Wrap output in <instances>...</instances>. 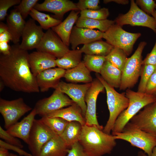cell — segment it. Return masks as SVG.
Here are the masks:
<instances>
[{
  "mask_svg": "<svg viewBox=\"0 0 156 156\" xmlns=\"http://www.w3.org/2000/svg\"><path fill=\"white\" fill-rule=\"evenodd\" d=\"M29 54L27 51L20 48L19 43L11 46L9 54H1L0 79L5 86L14 91L38 93L40 89L30 69Z\"/></svg>",
  "mask_w": 156,
  "mask_h": 156,
  "instance_id": "6da1fadb",
  "label": "cell"
},
{
  "mask_svg": "<svg viewBox=\"0 0 156 156\" xmlns=\"http://www.w3.org/2000/svg\"><path fill=\"white\" fill-rule=\"evenodd\" d=\"M114 136L95 126H82L79 142L89 156H102L110 153L116 146Z\"/></svg>",
  "mask_w": 156,
  "mask_h": 156,
  "instance_id": "7a4b0ae2",
  "label": "cell"
},
{
  "mask_svg": "<svg viewBox=\"0 0 156 156\" xmlns=\"http://www.w3.org/2000/svg\"><path fill=\"white\" fill-rule=\"evenodd\" d=\"M129 100V105L116 120L112 135L121 132L130 119L146 105L156 101V95L135 92L127 89L125 93Z\"/></svg>",
  "mask_w": 156,
  "mask_h": 156,
  "instance_id": "3957f363",
  "label": "cell"
},
{
  "mask_svg": "<svg viewBox=\"0 0 156 156\" xmlns=\"http://www.w3.org/2000/svg\"><path fill=\"white\" fill-rule=\"evenodd\" d=\"M96 76L102 83L106 90L107 102L109 113V118L103 131L105 133L110 134L117 118L127 107L129 100L125 93L118 92L114 88L107 83L101 76L96 74Z\"/></svg>",
  "mask_w": 156,
  "mask_h": 156,
  "instance_id": "277c9868",
  "label": "cell"
},
{
  "mask_svg": "<svg viewBox=\"0 0 156 156\" xmlns=\"http://www.w3.org/2000/svg\"><path fill=\"white\" fill-rule=\"evenodd\" d=\"M116 140L120 139L129 142L140 148L148 156H151L156 146V136L135 128L128 122L120 132L114 135Z\"/></svg>",
  "mask_w": 156,
  "mask_h": 156,
  "instance_id": "5b68a950",
  "label": "cell"
},
{
  "mask_svg": "<svg viewBox=\"0 0 156 156\" xmlns=\"http://www.w3.org/2000/svg\"><path fill=\"white\" fill-rule=\"evenodd\" d=\"M146 43H140L133 54L128 58L122 72L120 90L133 87L137 83L140 75L142 62V53Z\"/></svg>",
  "mask_w": 156,
  "mask_h": 156,
  "instance_id": "8992f818",
  "label": "cell"
},
{
  "mask_svg": "<svg viewBox=\"0 0 156 156\" xmlns=\"http://www.w3.org/2000/svg\"><path fill=\"white\" fill-rule=\"evenodd\" d=\"M140 33H132L114 24L103 33V38L114 47L122 50L127 56L131 53L134 44L141 36Z\"/></svg>",
  "mask_w": 156,
  "mask_h": 156,
  "instance_id": "52a82bcc",
  "label": "cell"
},
{
  "mask_svg": "<svg viewBox=\"0 0 156 156\" xmlns=\"http://www.w3.org/2000/svg\"><path fill=\"white\" fill-rule=\"evenodd\" d=\"M116 24L121 27L129 25L146 27L156 33V21L155 19L138 7L133 0L131 1L130 9L125 14L119 16L114 21Z\"/></svg>",
  "mask_w": 156,
  "mask_h": 156,
  "instance_id": "ba28073f",
  "label": "cell"
},
{
  "mask_svg": "<svg viewBox=\"0 0 156 156\" xmlns=\"http://www.w3.org/2000/svg\"><path fill=\"white\" fill-rule=\"evenodd\" d=\"M32 110L22 98L12 100L0 99V113L4 119V127L6 130L18 122L26 113Z\"/></svg>",
  "mask_w": 156,
  "mask_h": 156,
  "instance_id": "9c48e42d",
  "label": "cell"
},
{
  "mask_svg": "<svg viewBox=\"0 0 156 156\" xmlns=\"http://www.w3.org/2000/svg\"><path fill=\"white\" fill-rule=\"evenodd\" d=\"M56 135L40 119H35L27 144L32 156H39L43 146Z\"/></svg>",
  "mask_w": 156,
  "mask_h": 156,
  "instance_id": "30bf717a",
  "label": "cell"
},
{
  "mask_svg": "<svg viewBox=\"0 0 156 156\" xmlns=\"http://www.w3.org/2000/svg\"><path fill=\"white\" fill-rule=\"evenodd\" d=\"M74 103L65 94L56 89L50 96L38 101L34 109L36 115L42 117L65 107L70 106Z\"/></svg>",
  "mask_w": 156,
  "mask_h": 156,
  "instance_id": "8fae6325",
  "label": "cell"
},
{
  "mask_svg": "<svg viewBox=\"0 0 156 156\" xmlns=\"http://www.w3.org/2000/svg\"><path fill=\"white\" fill-rule=\"evenodd\" d=\"M105 87L97 78L94 79L87 91L85 96L86 109L85 118L86 125L89 126H95L103 130V127L98 122L96 114V103L99 94L103 92Z\"/></svg>",
  "mask_w": 156,
  "mask_h": 156,
  "instance_id": "7c38bea8",
  "label": "cell"
},
{
  "mask_svg": "<svg viewBox=\"0 0 156 156\" xmlns=\"http://www.w3.org/2000/svg\"><path fill=\"white\" fill-rule=\"evenodd\" d=\"M129 122L134 127L156 136V101L144 107Z\"/></svg>",
  "mask_w": 156,
  "mask_h": 156,
  "instance_id": "4fadbf2b",
  "label": "cell"
},
{
  "mask_svg": "<svg viewBox=\"0 0 156 156\" xmlns=\"http://www.w3.org/2000/svg\"><path fill=\"white\" fill-rule=\"evenodd\" d=\"M37 51L48 53L57 59L63 57L70 50L68 47L52 30L49 29L45 33L38 47Z\"/></svg>",
  "mask_w": 156,
  "mask_h": 156,
  "instance_id": "5bb4252c",
  "label": "cell"
},
{
  "mask_svg": "<svg viewBox=\"0 0 156 156\" xmlns=\"http://www.w3.org/2000/svg\"><path fill=\"white\" fill-rule=\"evenodd\" d=\"M44 33L42 27L37 25L34 20L29 19L26 23L22 34L20 48L27 51L36 49Z\"/></svg>",
  "mask_w": 156,
  "mask_h": 156,
  "instance_id": "9a60e30c",
  "label": "cell"
},
{
  "mask_svg": "<svg viewBox=\"0 0 156 156\" xmlns=\"http://www.w3.org/2000/svg\"><path fill=\"white\" fill-rule=\"evenodd\" d=\"M91 83L83 84L60 81L56 88L67 95L81 108L85 117L86 109L85 96Z\"/></svg>",
  "mask_w": 156,
  "mask_h": 156,
  "instance_id": "2e32d148",
  "label": "cell"
},
{
  "mask_svg": "<svg viewBox=\"0 0 156 156\" xmlns=\"http://www.w3.org/2000/svg\"><path fill=\"white\" fill-rule=\"evenodd\" d=\"M34 8L39 11L53 13L57 19L61 21L66 12L78 10L76 3L69 0H45L42 3H37Z\"/></svg>",
  "mask_w": 156,
  "mask_h": 156,
  "instance_id": "e0dca14e",
  "label": "cell"
},
{
  "mask_svg": "<svg viewBox=\"0 0 156 156\" xmlns=\"http://www.w3.org/2000/svg\"><path fill=\"white\" fill-rule=\"evenodd\" d=\"M103 33L99 30L78 27L75 26L71 32L70 44L72 50L76 49L79 45L88 44L101 40Z\"/></svg>",
  "mask_w": 156,
  "mask_h": 156,
  "instance_id": "ac0fdd59",
  "label": "cell"
},
{
  "mask_svg": "<svg viewBox=\"0 0 156 156\" xmlns=\"http://www.w3.org/2000/svg\"><path fill=\"white\" fill-rule=\"evenodd\" d=\"M56 59L48 53L37 51L29 54L28 56L31 71L36 77L43 71L57 66Z\"/></svg>",
  "mask_w": 156,
  "mask_h": 156,
  "instance_id": "d6986e66",
  "label": "cell"
},
{
  "mask_svg": "<svg viewBox=\"0 0 156 156\" xmlns=\"http://www.w3.org/2000/svg\"><path fill=\"white\" fill-rule=\"evenodd\" d=\"M66 71L60 68H54L46 70L39 74L36 77V79L40 91L44 92L50 88L55 89L61 78L64 77Z\"/></svg>",
  "mask_w": 156,
  "mask_h": 156,
  "instance_id": "ffe728a7",
  "label": "cell"
},
{
  "mask_svg": "<svg viewBox=\"0 0 156 156\" xmlns=\"http://www.w3.org/2000/svg\"><path fill=\"white\" fill-rule=\"evenodd\" d=\"M36 115V111L33 109L21 121L10 127L6 131L15 137L21 139L27 144L30 131Z\"/></svg>",
  "mask_w": 156,
  "mask_h": 156,
  "instance_id": "44dd1931",
  "label": "cell"
},
{
  "mask_svg": "<svg viewBox=\"0 0 156 156\" xmlns=\"http://www.w3.org/2000/svg\"><path fill=\"white\" fill-rule=\"evenodd\" d=\"M80 11L72 10L66 18L58 25L52 28V30L61 38L67 46L70 45V35L79 17Z\"/></svg>",
  "mask_w": 156,
  "mask_h": 156,
  "instance_id": "7402d4cb",
  "label": "cell"
},
{
  "mask_svg": "<svg viewBox=\"0 0 156 156\" xmlns=\"http://www.w3.org/2000/svg\"><path fill=\"white\" fill-rule=\"evenodd\" d=\"M6 21L8 30L14 44L19 43L26 22L21 14L14 9L7 16Z\"/></svg>",
  "mask_w": 156,
  "mask_h": 156,
  "instance_id": "603a6c76",
  "label": "cell"
},
{
  "mask_svg": "<svg viewBox=\"0 0 156 156\" xmlns=\"http://www.w3.org/2000/svg\"><path fill=\"white\" fill-rule=\"evenodd\" d=\"M49 117L62 118L68 122L76 121L83 126L86 124V120L82 110L75 103L66 108H63L48 114Z\"/></svg>",
  "mask_w": 156,
  "mask_h": 156,
  "instance_id": "cb8c5ba5",
  "label": "cell"
},
{
  "mask_svg": "<svg viewBox=\"0 0 156 156\" xmlns=\"http://www.w3.org/2000/svg\"><path fill=\"white\" fill-rule=\"evenodd\" d=\"M69 148L58 135H56L42 147L39 156H66Z\"/></svg>",
  "mask_w": 156,
  "mask_h": 156,
  "instance_id": "d4e9b609",
  "label": "cell"
},
{
  "mask_svg": "<svg viewBox=\"0 0 156 156\" xmlns=\"http://www.w3.org/2000/svg\"><path fill=\"white\" fill-rule=\"evenodd\" d=\"M90 72L82 61L76 67L66 70L64 77L72 83H90L93 80Z\"/></svg>",
  "mask_w": 156,
  "mask_h": 156,
  "instance_id": "484cf974",
  "label": "cell"
},
{
  "mask_svg": "<svg viewBox=\"0 0 156 156\" xmlns=\"http://www.w3.org/2000/svg\"><path fill=\"white\" fill-rule=\"evenodd\" d=\"M106 83L114 88H119L121 83L122 71L106 60L100 73Z\"/></svg>",
  "mask_w": 156,
  "mask_h": 156,
  "instance_id": "4316f807",
  "label": "cell"
},
{
  "mask_svg": "<svg viewBox=\"0 0 156 156\" xmlns=\"http://www.w3.org/2000/svg\"><path fill=\"white\" fill-rule=\"evenodd\" d=\"M113 48L107 42L100 40L84 45L80 50L85 54L105 57Z\"/></svg>",
  "mask_w": 156,
  "mask_h": 156,
  "instance_id": "83f0119b",
  "label": "cell"
},
{
  "mask_svg": "<svg viewBox=\"0 0 156 156\" xmlns=\"http://www.w3.org/2000/svg\"><path fill=\"white\" fill-rule=\"evenodd\" d=\"M115 23L114 21L107 19L99 20L79 16L75 24L78 27L92 29H97L104 33Z\"/></svg>",
  "mask_w": 156,
  "mask_h": 156,
  "instance_id": "f1b7e54d",
  "label": "cell"
},
{
  "mask_svg": "<svg viewBox=\"0 0 156 156\" xmlns=\"http://www.w3.org/2000/svg\"><path fill=\"white\" fill-rule=\"evenodd\" d=\"M82 126L77 122H68L63 132L60 136L69 148L73 144L79 142Z\"/></svg>",
  "mask_w": 156,
  "mask_h": 156,
  "instance_id": "f546056e",
  "label": "cell"
},
{
  "mask_svg": "<svg viewBox=\"0 0 156 156\" xmlns=\"http://www.w3.org/2000/svg\"><path fill=\"white\" fill-rule=\"evenodd\" d=\"M82 52L80 49L69 50L62 57L57 59V66L65 70L74 68L81 62Z\"/></svg>",
  "mask_w": 156,
  "mask_h": 156,
  "instance_id": "4dcf8cb0",
  "label": "cell"
},
{
  "mask_svg": "<svg viewBox=\"0 0 156 156\" xmlns=\"http://www.w3.org/2000/svg\"><path fill=\"white\" fill-rule=\"evenodd\" d=\"M29 15L32 19L37 21L43 29L48 30L55 26L61 22L62 21L53 18L48 14L41 12L34 8L30 12Z\"/></svg>",
  "mask_w": 156,
  "mask_h": 156,
  "instance_id": "1f68e13d",
  "label": "cell"
},
{
  "mask_svg": "<svg viewBox=\"0 0 156 156\" xmlns=\"http://www.w3.org/2000/svg\"><path fill=\"white\" fill-rule=\"evenodd\" d=\"M127 55L122 50L114 47L109 53L105 57L109 62L121 71H123L128 59Z\"/></svg>",
  "mask_w": 156,
  "mask_h": 156,
  "instance_id": "d6a6232c",
  "label": "cell"
},
{
  "mask_svg": "<svg viewBox=\"0 0 156 156\" xmlns=\"http://www.w3.org/2000/svg\"><path fill=\"white\" fill-rule=\"evenodd\" d=\"M106 61L104 56L85 54L83 62L90 71L100 73Z\"/></svg>",
  "mask_w": 156,
  "mask_h": 156,
  "instance_id": "836d02e7",
  "label": "cell"
},
{
  "mask_svg": "<svg viewBox=\"0 0 156 156\" xmlns=\"http://www.w3.org/2000/svg\"><path fill=\"white\" fill-rule=\"evenodd\" d=\"M40 119L57 135L59 136L62 134L68 122L61 118H51L46 116L42 117Z\"/></svg>",
  "mask_w": 156,
  "mask_h": 156,
  "instance_id": "e575fe53",
  "label": "cell"
},
{
  "mask_svg": "<svg viewBox=\"0 0 156 156\" xmlns=\"http://www.w3.org/2000/svg\"><path fill=\"white\" fill-rule=\"evenodd\" d=\"M156 68V66L150 64L142 65L140 75L141 79L137 92L145 93L147 82Z\"/></svg>",
  "mask_w": 156,
  "mask_h": 156,
  "instance_id": "d590c367",
  "label": "cell"
},
{
  "mask_svg": "<svg viewBox=\"0 0 156 156\" xmlns=\"http://www.w3.org/2000/svg\"><path fill=\"white\" fill-rule=\"evenodd\" d=\"M81 17L99 20L107 19L109 15L108 9L103 8L98 10H86L81 11Z\"/></svg>",
  "mask_w": 156,
  "mask_h": 156,
  "instance_id": "8d00e7d4",
  "label": "cell"
},
{
  "mask_svg": "<svg viewBox=\"0 0 156 156\" xmlns=\"http://www.w3.org/2000/svg\"><path fill=\"white\" fill-rule=\"evenodd\" d=\"M38 1V0H22L18 5L15 7L14 9L20 13L25 20Z\"/></svg>",
  "mask_w": 156,
  "mask_h": 156,
  "instance_id": "74e56055",
  "label": "cell"
},
{
  "mask_svg": "<svg viewBox=\"0 0 156 156\" xmlns=\"http://www.w3.org/2000/svg\"><path fill=\"white\" fill-rule=\"evenodd\" d=\"M99 0H79L77 3V6L80 11L86 10H95L100 8Z\"/></svg>",
  "mask_w": 156,
  "mask_h": 156,
  "instance_id": "f35d334b",
  "label": "cell"
},
{
  "mask_svg": "<svg viewBox=\"0 0 156 156\" xmlns=\"http://www.w3.org/2000/svg\"><path fill=\"white\" fill-rule=\"evenodd\" d=\"M21 1L20 0H0V20H4L9 8L13 6L18 5Z\"/></svg>",
  "mask_w": 156,
  "mask_h": 156,
  "instance_id": "ab89813d",
  "label": "cell"
},
{
  "mask_svg": "<svg viewBox=\"0 0 156 156\" xmlns=\"http://www.w3.org/2000/svg\"><path fill=\"white\" fill-rule=\"evenodd\" d=\"M0 138L5 142L10 144L17 146L21 148L24 146L21 142L17 138L11 135L0 126Z\"/></svg>",
  "mask_w": 156,
  "mask_h": 156,
  "instance_id": "60d3db41",
  "label": "cell"
},
{
  "mask_svg": "<svg viewBox=\"0 0 156 156\" xmlns=\"http://www.w3.org/2000/svg\"><path fill=\"white\" fill-rule=\"evenodd\" d=\"M136 3L141 10L146 14L152 16L154 14L156 6L155 1L153 0H137Z\"/></svg>",
  "mask_w": 156,
  "mask_h": 156,
  "instance_id": "b9f144b4",
  "label": "cell"
},
{
  "mask_svg": "<svg viewBox=\"0 0 156 156\" xmlns=\"http://www.w3.org/2000/svg\"><path fill=\"white\" fill-rule=\"evenodd\" d=\"M0 147L8 150L12 151L18 153L20 156H32L31 153L26 152L22 148L17 146L8 143L1 140H0Z\"/></svg>",
  "mask_w": 156,
  "mask_h": 156,
  "instance_id": "7bdbcfd3",
  "label": "cell"
},
{
  "mask_svg": "<svg viewBox=\"0 0 156 156\" xmlns=\"http://www.w3.org/2000/svg\"><path fill=\"white\" fill-rule=\"evenodd\" d=\"M66 156H89L79 142L73 144L68 150Z\"/></svg>",
  "mask_w": 156,
  "mask_h": 156,
  "instance_id": "ee69618b",
  "label": "cell"
},
{
  "mask_svg": "<svg viewBox=\"0 0 156 156\" xmlns=\"http://www.w3.org/2000/svg\"><path fill=\"white\" fill-rule=\"evenodd\" d=\"M145 93L156 95V68L147 82Z\"/></svg>",
  "mask_w": 156,
  "mask_h": 156,
  "instance_id": "f6af8a7d",
  "label": "cell"
},
{
  "mask_svg": "<svg viewBox=\"0 0 156 156\" xmlns=\"http://www.w3.org/2000/svg\"><path fill=\"white\" fill-rule=\"evenodd\" d=\"M142 65L150 64L156 66V40L151 51L142 60Z\"/></svg>",
  "mask_w": 156,
  "mask_h": 156,
  "instance_id": "bcb514c9",
  "label": "cell"
},
{
  "mask_svg": "<svg viewBox=\"0 0 156 156\" xmlns=\"http://www.w3.org/2000/svg\"><path fill=\"white\" fill-rule=\"evenodd\" d=\"M11 46L8 42H0V52L1 54L7 55L10 52Z\"/></svg>",
  "mask_w": 156,
  "mask_h": 156,
  "instance_id": "7dc6e473",
  "label": "cell"
},
{
  "mask_svg": "<svg viewBox=\"0 0 156 156\" xmlns=\"http://www.w3.org/2000/svg\"><path fill=\"white\" fill-rule=\"evenodd\" d=\"M10 40H12V37L8 30L0 33V42L8 43Z\"/></svg>",
  "mask_w": 156,
  "mask_h": 156,
  "instance_id": "c3c4849f",
  "label": "cell"
},
{
  "mask_svg": "<svg viewBox=\"0 0 156 156\" xmlns=\"http://www.w3.org/2000/svg\"><path fill=\"white\" fill-rule=\"evenodd\" d=\"M111 2H114L118 4L122 5L127 4L128 3L129 1L128 0H104L103 3L106 4Z\"/></svg>",
  "mask_w": 156,
  "mask_h": 156,
  "instance_id": "681fc988",
  "label": "cell"
},
{
  "mask_svg": "<svg viewBox=\"0 0 156 156\" xmlns=\"http://www.w3.org/2000/svg\"><path fill=\"white\" fill-rule=\"evenodd\" d=\"M9 154L8 150L0 147V156H9Z\"/></svg>",
  "mask_w": 156,
  "mask_h": 156,
  "instance_id": "f907efd6",
  "label": "cell"
},
{
  "mask_svg": "<svg viewBox=\"0 0 156 156\" xmlns=\"http://www.w3.org/2000/svg\"><path fill=\"white\" fill-rule=\"evenodd\" d=\"M5 85L3 81L0 79V92H1L3 89Z\"/></svg>",
  "mask_w": 156,
  "mask_h": 156,
  "instance_id": "816d5d0a",
  "label": "cell"
},
{
  "mask_svg": "<svg viewBox=\"0 0 156 156\" xmlns=\"http://www.w3.org/2000/svg\"><path fill=\"white\" fill-rule=\"evenodd\" d=\"M138 156H148L144 152L140 151L138 152Z\"/></svg>",
  "mask_w": 156,
  "mask_h": 156,
  "instance_id": "f5cc1de1",
  "label": "cell"
},
{
  "mask_svg": "<svg viewBox=\"0 0 156 156\" xmlns=\"http://www.w3.org/2000/svg\"><path fill=\"white\" fill-rule=\"evenodd\" d=\"M151 156H156V146L153 148Z\"/></svg>",
  "mask_w": 156,
  "mask_h": 156,
  "instance_id": "db71d44e",
  "label": "cell"
},
{
  "mask_svg": "<svg viewBox=\"0 0 156 156\" xmlns=\"http://www.w3.org/2000/svg\"><path fill=\"white\" fill-rule=\"evenodd\" d=\"M153 17L155 19L156 21V6L154 11V14L153 15Z\"/></svg>",
  "mask_w": 156,
  "mask_h": 156,
  "instance_id": "11a10c76",
  "label": "cell"
},
{
  "mask_svg": "<svg viewBox=\"0 0 156 156\" xmlns=\"http://www.w3.org/2000/svg\"><path fill=\"white\" fill-rule=\"evenodd\" d=\"M9 156H18L13 153H10Z\"/></svg>",
  "mask_w": 156,
  "mask_h": 156,
  "instance_id": "9f6ffc18",
  "label": "cell"
}]
</instances>
